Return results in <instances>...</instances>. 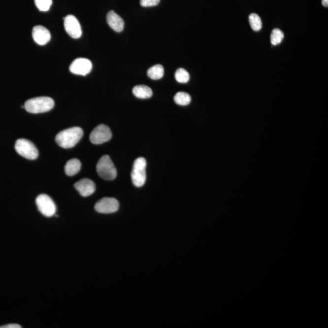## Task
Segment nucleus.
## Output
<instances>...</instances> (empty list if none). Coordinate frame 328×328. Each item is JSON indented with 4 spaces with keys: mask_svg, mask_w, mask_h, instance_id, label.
I'll use <instances>...</instances> for the list:
<instances>
[{
    "mask_svg": "<svg viewBox=\"0 0 328 328\" xmlns=\"http://www.w3.org/2000/svg\"><path fill=\"white\" fill-rule=\"evenodd\" d=\"M132 93L136 98L145 99L152 97L153 91L146 85H137L132 89Z\"/></svg>",
    "mask_w": 328,
    "mask_h": 328,
    "instance_id": "15",
    "label": "nucleus"
},
{
    "mask_svg": "<svg viewBox=\"0 0 328 328\" xmlns=\"http://www.w3.org/2000/svg\"><path fill=\"white\" fill-rule=\"evenodd\" d=\"M93 65L90 60L79 58L74 60L70 65L69 70L72 74L86 75L91 72Z\"/></svg>",
    "mask_w": 328,
    "mask_h": 328,
    "instance_id": "10",
    "label": "nucleus"
},
{
    "mask_svg": "<svg viewBox=\"0 0 328 328\" xmlns=\"http://www.w3.org/2000/svg\"><path fill=\"white\" fill-rule=\"evenodd\" d=\"M284 33L279 29H275L272 31L271 35H270V41L272 45L276 46L279 45L283 40Z\"/></svg>",
    "mask_w": 328,
    "mask_h": 328,
    "instance_id": "19",
    "label": "nucleus"
},
{
    "mask_svg": "<svg viewBox=\"0 0 328 328\" xmlns=\"http://www.w3.org/2000/svg\"><path fill=\"white\" fill-rule=\"evenodd\" d=\"M96 169L100 178L106 181H113L117 177V170L113 161L108 155H104L98 163Z\"/></svg>",
    "mask_w": 328,
    "mask_h": 328,
    "instance_id": "3",
    "label": "nucleus"
},
{
    "mask_svg": "<svg viewBox=\"0 0 328 328\" xmlns=\"http://www.w3.org/2000/svg\"><path fill=\"white\" fill-rule=\"evenodd\" d=\"M83 131L81 128L72 127L63 130L57 134L56 142L60 147L64 148L74 147L82 139Z\"/></svg>",
    "mask_w": 328,
    "mask_h": 328,
    "instance_id": "1",
    "label": "nucleus"
},
{
    "mask_svg": "<svg viewBox=\"0 0 328 328\" xmlns=\"http://www.w3.org/2000/svg\"><path fill=\"white\" fill-rule=\"evenodd\" d=\"M15 149L18 154L27 160H34L38 158L37 148L32 142L28 139H18L15 142Z\"/></svg>",
    "mask_w": 328,
    "mask_h": 328,
    "instance_id": "5",
    "label": "nucleus"
},
{
    "mask_svg": "<svg viewBox=\"0 0 328 328\" xmlns=\"http://www.w3.org/2000/svg\"><path fill=\"white\" fill-rule=\"evenodd\" d=\"M22 327L17 324H9L0 327V328H21Z\"/></svg>",
    "mask_w": 328,
    "mask_h": 328,
    "instance_id": "23",
    "label": "nucleus"
},
{
    "mask_svg": "<svg viewBox=\"0 0 328 328\" xmlns=\"http://www.w3.org/2000/svg\"><path fill=\"white\" fill-rule=\"evenodd\" d=\"M82 164L78 159L74 158L70 160L65 166V173L67 176H72L79 172L81 169Z\"/></svg>",
    "mask_w": 328,
    "mask_h": 328,
    "instance_id": "14",
    "label": "nucleus"
},
{
    "mask_svg": "<svg viewBox=\"0 0 328 328\" xmlns=\"http://www.w3.org/2000/svg\"><path fill=\"white\" fill-rule=\"evenodd\" d=\"M140 2L143 7H152L157 6L160 0H140Z\"/></svg>",
    "mask_w": 328,
    "mask_h": 328,
    "instance_id": "22",
    "label": "nucleus"
},
{
    "mask_svg": "<svg viewBox=\"0 0 328 328\" xmlns=\"http://www.w3.org/2000/svg\"><path fill=\"white\" fill-rule=\"evenodd\" d=\"M95 208L98 213L109 214L119 210V203L118 200L113 197H103L96 203Z\"/></svg>",
    "mask_w": 328,
    "mask_h": 328,
    "instance_id": "8",
    "label": "nucleus"
},
{
    "mask_svg": "<svg viewBox=\"0 0 328 328\" xmlns=\"http://www.w3.org/2000/svg\"><path fill=\"white\" fill-rule=\"evenodd\" d=\"M36 205L41 214L46 217H53L56 214V204L48 195L41 194L36 198Z\"/></svg>",
    "mask_w": 328,
    "mask_h": 328,
    "instance_id": "6",
    "label": "nucleus"
},
{
    "mask_svg": "<svg viewBox=\"0 0 328 328\" xmlns=\"http://www.w3.org/2000/svg\"><path fill=\"white\" fill-rule=\"evenodd\" d=\"M33 40L39 45H45L50 41L51 35L48 29L42 26H36L33 30Z\"/></svg>",
    "mask_w": 328,
    "mask_h": 328,
    "instance_id": "12",
    "label": "nucleus"
},
{
    "mask_svg": "<svg viewBox=\"0 0 328 328\" xmlns=\"http://www.w3.org/2000/svg\"><path fill=\"white\" fill-rule=\"evenodd\" d=\"M65 31L73 38H79L82 36V28L79 20L72 15L64 18Z\"/></svg>",
    "mask_w": 328,
    "mask_h": 328,
    "instance_id": "9",
    "label": "nucleus"
},
{
    "mask_svg": "<svg viewBox=\"0 0 328 328\" xmlns=\"http://www.w3.org/2000/svg\"><path fill=\"white\" fill-rule=\"evenodd\" d=\"M147 161L144 158H138L134 161L131 176L132 183L137 187L144 186L146 181Z\"/></svg>",
    "mask_w": 328,
    "mask_h": 328,
    "instance_id": "4",
    "label": "nucleus"
},
{
    "mask_svg": "<svg viewBox=\"0 0 328 328\" xmlns=\"http://www.w3.org/2000/svg\"><path fill=\"white\" fill-rule=\"evenodd\" d=\"M111 137L112 132L110 129L105 125L101 124L96 127L91 132L90 139L93 144L99 145L109 141Z\"/></svg>",
    "mask_w": 328,
    "mask_h": 328,
    "instance_id": "7",
    "label": "nucleus"
},
{
    "mask_svg": "<svg viewBox=\"0 0 328 328\" xmlns=\"http://www.w3.org/2000/svg\"><path fill=\"white\" fill-rule=\"evenodd\" d=\"M175 79L177 82L186 83L189 81V73L183 68H179L175 72Z\"/></svg>",
    "mask_w": 328,
    "mask_h": 328,
    "instance_id": "20",
    "label": "nucleus"
},
{
    "mask_svg": "<svg viewBox=\"0 0 328 328\" xmlns=\"http://www.w3.org/2000/svg\"><path fill=\"white\" fill-rule=\"evenodd\" d=\"M75 189L83 197H87L93 195L96 191L95 182L90 179L84 178L74 184Z\"/></svg>",
    "mask_w": 328,
    "mask_h": 328,
    "instance_id": "11",
    "label": "nucleus"
},
{
    "mask_svg": "<svg viewBox=\"0 0 328 328\" xmlns=\"http://www.w3.org/2000/svg\"><path fill=\"white\" fill-rule=\"evenodd\" d=\"M174 100L178 105L186 106L191 102V97L188 93L179 92L174 96Z\"/></svg>",
    "mask_w": 328,
    "mask_h": 328,
    "instance_id": "17",
    "label": "nucleus"
},
{
    "mask_svg": "<svg viewBox=\"0 0 328 328\" xmlns=\"http://www.w3.org/2000/svg\"><path fill=\"white\" fill-rule=\"evenodd\" d=\"M148 76L153 80L162 79L164 75V69L162 65H156L151 67L147 71Z\"/></svg>",
    "mask_w": 328,
    "mask_h": 328,
    "instance_id": "16",
    "label": "nucleus"
},
{
    "mask_svg": "<svg viewBox=\"0 0 328 328\" xmlns=\"http://www.w3.org/2000/svg\"><path fill=\"white\" fill-rule=\"evenodd\" d=\"M36 7L40 11H48L53 4V0H34Z\"/></svg>",
    "mask_w": 328,
    "mask_h": 328,
    "instance_id": "21",
    "label": "nucleus"
},
{
    "mask_svg": "<svg viewBox=\"0 0 328 328\" xmlns=\"http://www.w3.org/2000/svg\"><path fill=\"white\" fill-rule=\"evenodd\" d=\"M54 106V101L49 97H38L28 100L24 108L29 113L38 114L51 110Z\"/></svg>",
    "mask_w": 328,
    "mask_h": 328,
    "instance_id": "2",
    "label": "nucleus"
},
{
    "mask_svg": "<svg viewBox=\"0 0 328 328\" xmlns=\"http://www.w3.org/2000/svg\"><path fill=\"white\" fill-rule=\"evenodd\" d=\"M322 4L325 7H328V0H322Z\"/></svg>",
    "mask_w": 328,
    "mask_h": 328,
    "instance_id": "24",
    "label": "nucleus"
},
{
    "mask_svg": "<svg viewBox=\"0 0 328 328\" xmlns=\"http://www.w3.org/2000/svg\"><path fill=\"white\" fill-rule=\"evenodd\" d=\"M106 20L109 27L116 32L121 33L124 30L125 25L124 20L113 10H111L108 13Z\"/></svg>",
    "mask_w": 328,
    "mask_h": 328,
    "instance_id": "13",
    "label": "nucleus"
},
{
    "mask_svg": "<svg viewBox=\"0 0 328 328\" xmlns=\"http://www.w3.org/2000/svg\"><path fill=\"white\" fill-rule=\"evenodd\" d=\"M249 19L252 30L257 32L262 30V22L259 15L252 14L249 15Z\"/></svg>",
    "mask_w": 328,
    "mask_h": 328,
    "instance_id": "18",
    "label": "nucleus"
}]
</instances>
